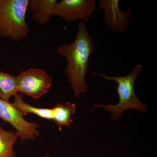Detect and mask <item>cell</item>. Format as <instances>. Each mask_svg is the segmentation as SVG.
I'll return each instance as SVG.
<instances>
[{
	"label": "cell",
	"mask_w": 157,
	"mask_h": 157,
	"mask_svg": "<svg viewBox=\"0 0 157 157\" xmlns=\"http://www.w3.org/2000/svg\"><path fill=\"white\" fill-rule=\"evenodd\" d=\"M56 0H30L28 9L33 13L32 18L41 25H45L53 16Z\"/></svg>",
	"instance_id": "8"
},
{
	"label": "cell",
	"mask_w": 157,
	"mask_h": 157,
	"mask_svg": "<svg viewBox=\"0 0 157 157\" xmlns=\"http://www.w3.org/2000/svg\"><path fill=\"white\" fill-rule=\"evenodd\" d=\"M94 49V41L84 22L78 23L74 42L60 45L57 48V53L67 59V65L65 70V76L71 85L76 97L87 92L88 89L85 76L89 71V59Z\"/></svg>",
	"instance_id": "1"
},
{
	"label": "cell",
	"mask_w": 157,
	"mask_h": 157,
	"mask_svg": "<svg viewBox=\"0 0 157 157\" xmlns=\"http://www.w3.org/2000/svg\"><path fill=\"white\" fill-rule=\"evenodd\" d=\"M0 118L12 126L22 141L33 140L40 135L39 124L26 120L21 112L9 101L0 99Z\"/></svg>",
	"instance_id": "5"
},
{
	"label": "cell",
	"mask_w": 157,
	"mask_h": 157,
	"mask_svg": "<svg viewBox=\"0 0 157 157\" xmlns=\"http://www.w3.org/2000/svg\"><path fill=\"white\" fill-rule=\"evenodd\" d=\"M14 97V101L12 103V105L24 116L33 114L44 119L52 120L53 111L52 108H39L28 104L25 101L24 94L21 93H17Z\"/></svg>",
	"instance_id": "10"
},
{
	"label": "cell",
	"mask_w": 157,
	"mask_h": 157,
	"mask_svg": "<svg viewBox=\"0 0 157 157\" xmlns=\"http://www.w3.org/2000/svg\"><path fill=\"white\" fill-rule=\"evenodd\" d=\"M18 138L15 132L6 131L0 126V157H17L14 146Z\"/></svg>",
	"instance_id": "11"
},
{
	"label": "cell",
	"mask_w": 157,
	"mask_h": 157,
	"mask_svg": "<svg viewBox=\"0 0 157 157\" xmlns=\"http://www.w3.org/2000/svg\"><path fill=\"white\" fill-rule=\"evenodd\" d=\"M43 157H54L51 156H50V155H45V156H44Z\"/></svg>",
	"instance_id": "13"
},
{
	"label": "cell",
	"mask_w": 157,
	"mask_h": 157,
	"mask_svg": "<svg viewBox=\"0 0 157 157\" xmlns=\"http://www.w3.org/2000/svg\"><path fill=\"white\" fill-rule=\"evenodd\" d=\"M52 109V120L60 132L62 131L63 127H70L73 122L72 115L76 111V105L74 103L67 101L64 104H56Z\"/></svg>",
	"instance_id": "9"
},
{
	"label": "cell",
	"mask_w": 157,
	"mask_h": 157,
	"mask_svg": "<svg viewBox=\"0 0 157 157\" xmlns=\"http://www.w3.org/2000/svg\"><path fill=\"white\" fill-rule=\"evenodd\" d=\"M119 0H100L98 10H104V22L114 32L123 33L128 25L131 8L122 11L119 7Z\"/></svg>",
	"instance_id": "7"
},
{
	"label": "cell",
	"mask_w": 157,
	"mask_h": 157,
	"mask_svg": "<svg viewBox=\"0 0 157 157\" xmlns=\"http://www.w3.org/2000/svg\"><path fill=\"white\" fill-rule=\"evenodd\" d=\"M142 69L143 67L141 65H137L126 76L116 77L92 72L94 75L101 76L105 80L114 82L117 84V89L119 101L116 105L96 104L93 106L91 110L96 107L104 108L111 114L112 120L114 121L117 120L123 115L124 111L126 109H135L140 112H146L147 110L146 106L139 100L134 89L135 80Z\"/></svg>",
	"instance_id": "2"
},
{
	"label": "cell",
	"mask_w": 157,
	"mask_h": 157,
	"mask_svg": "<svg viewBox=\"0 0 157 157\" xmlns=\"http://www.w3.org/2000/svg\"><path fill=\"white\" fill-rule=\"evenodd\" d=\"M29 0H0V36L14 42L26 39L30 32L26 21Z\"/></svg>",
	"instance_id": "3"
},
{
	"label": "cell",
	"mask_w": 157,
	"mask_h": 157,
	"mask_svg": "<svg viewBox=\"0 0 157 157\" xmlns=\"http://www.w3.org/2000/svg\"><path fill=\"white\" fill-rule=\"evenodd\" d=\"M17 92L35 99L47 94L52 79L44 70L31 68L22 71L16 76Z\"/></svg>",
	"instance_id": "4"
},
{
	"label": "cell",
	"mask_w": 157,
	"mask_h": 157,
	"mask_svg": "<svg viewBox=\"0 0 157 157\" xmlns=\"http://www.w3.org/2000/svg\"><path fill=\"white\" fill-rule=\"evenodd\" d=\"M96 9L95 0H63L54 8L53 16L71 23L79 20L88 21Z\"/></svg>",
	"instance_id": "6"
},
{
	"label": "cell",
	"mask_w": 157,
	"mask_h": 157,
	"mask_svg": "<svg viewBox=\"0 0 157 157\" xmlns=\"http://www.w3.org/2000/svg\"><path fill=\"white\" fill-rule=\"evenodd\" d=\"M17 93L16 76L0 70V99L9 101Z\"/></svg>",
	"instance_id": "12"
}]
</instances>
